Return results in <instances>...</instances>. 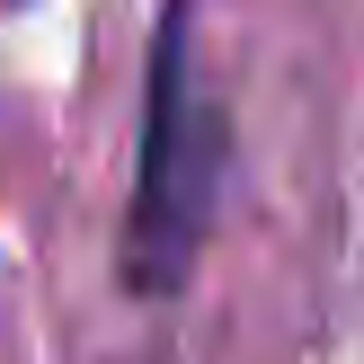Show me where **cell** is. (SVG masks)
Returning <instances> with one entry per match:
<instances>
[{"mask_svg": "<svg viewBox=\"0 0 364 364\" xmlns=\"http://www.w3.org/2000/svg\"><path fill=\"white\" fill-rule=\"evenodd\" d=\"M213 196H223V116L196 89L187 0L160 9L151 36V98H142V160H134V223H124V276L142 294H178L205 249Z\"/></svg>", "mask_w": 364, "mask_h": 364, "instance_id": "obj_1", "label": "cell"}]
</instances>
